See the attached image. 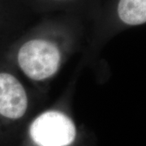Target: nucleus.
<instances>
[{
    "label": "nucleus",
    "instance_id": "2",
    "mask_svg": "<svg viewBox=\"0 0 146 146\" xmlns=\"http://www.w3.org/2000/svg\"><path fill=\"white\" fill-rule=\"evenodd\" d=\"M30 135L39 146H68L76 137V127L68 116L48 111L33 122Z\"/></svg>",
    "mask_w": 146,
    "mask_h": 146
},
{
    "label": "nucleus",
    "instance_id": "3",
    "mask_svg": "<svg viewBox=\"0 0 146 146\" xmlns=\"http://www.w3.org/2000/svg\"><path fill=\"white\" fill-rule=\"evenodd\" d=\"M28 106L25 90L19 80L7 73H0V114L16 119L25 115Z\"/></svg>",
    "mask_w": 146,
    "mask_h": 146
},
{
    "label": "nucleus",
    "instance_id": "1",
    "mask_svg": "<svg viewBox=\"0 0 146 146\" xmlns=\"http://www.w3.org/2000/svg\"><path fill=\"white\" fill-rule=\"evenodd\" d=\"M18 62L28 77L42 80L57 72L60 53L57 46L45 40H31L23 45L18 54Z\"/></svg>",
    "mask_w": 146,
    "mask_h": 146
},
{
    "label": "nucleus",
    "instance_id": "4",
    "mask_svg": "<svg viewBox=\"0 0 146 146\" xmlns=\"http://www.w3.org/2000/svg\"><path fill=\"white\" fill-rule=\"evenodd\" d=\"M118 15L130 25H143L146 21V0H119Z\"/></svg>",
    "mask_w": 146,
    "mask_h": 146
}]
</instances>
